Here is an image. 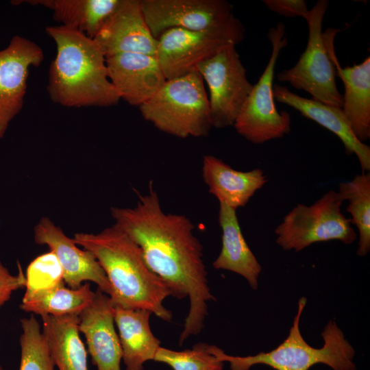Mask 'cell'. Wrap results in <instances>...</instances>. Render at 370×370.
Segmentation results:
<instances>
[{
	"label": "cell",
	"instance_id": "2",
	"mask_svg": "<svg viewBox=\"0 0 370 370\" xmlns=\"http://www.w3.org/2000/svg\"><path fill=\"white\" fill-rule=\"evenodd\" d=\"M73 241L93 254L112 288L114 306L143 309L170 321L164 300L172 296L165 283L146 264L141 250L114 224L98 234L76 233Z\"/></svg>",
	"mask_w": 370,
	"mask_h": 370
},
{
	"label": "cell",
	"instance_id": "21",
	"mask_svg": "<svg viewBox=\"0 0 370 370\" xmlns=\"http://www.w3.org/2000/svg\"><path fill=\"white\" fill-rule=\"evenodd\" d=\"M114 307L125 370H143L144 364L154 360L160 347V341L153 335L149 325L152 313L143 309Z\"/></svg>",
	"mask_w": 370,
	"mask_h": 370
},
{
	"label": "cell",
	"instance_id": "3",
	"mask_svg": "<svg viewBox=\"0 0 370 370\" xmlns=\"http://www.w3.org/2000/svg\"><path fill=\"white\" fill-rule=\"evenodd\" d=\"M57 53L49 71L51 99L68 107H108L120 99L108 73L106 57L94 41L64 25L47 27Z\"/></svg>",
	"mask_w": 370,
	"mask_h": 370
},
{
	"label": "cell",
	"instance_id": "13",
	"mask_svg": "<svg viewBox=\"0 0 370 370\" xmlns=\"http://www.w3.org/2000/svg\"><path fill=\"white\" fill-rule=\"evenodd\" d=\"M42 59L41 48L19 36L0 51V138L22 108L29 68L38 66Z\"/></svg>",
	"mask_w": 370,
	"mask_h": 370
},
{
	"label": "cell",
	"instance_id": "16",
	"mask_svg": "<svg viewBox=\"0 0 370 370\" xmlns=\"http://www.w3.org/2000/svg\"><path fill=\"white\" fill-rule=\"evenodd\" d=\"M109 79L120 99L140 106L166 81L155 56L136 53L106 58Z\"/></svg>",
	"mask_w": 370,
	"mask_h": 370
},
{
	"label": "cell",
	"instance_id": "14",
	"mask_svg": "<svg viewBox=\"0 0 370 370\" xmlns=\"http://www.w3.org/2000/svg\"><path fill=\"white\" fill-rule=\"evenodd\" d=\"M93 40L106 58L123 53L156 55L158 41L145 21L140 0H121Z\"/></svg>",
	"mask_w": 370,
	"mask_h": 370
},
{
	"label": "cell",
	"instance_id": "17",
	"mask_svg": "<svg viewBox=\"0 0 370 370\" xmlns=\"http://www.w3.org/2000/svg\"><path fill=\"white\" fill-rule=\"evenodd\" d=\"M273 96L275 101L289 106L334 134L343 143L345 153L357 157L362 172H369L370 147L355 136L341 108L301 97L279 84L273 85Z\"/></svg>",
	"mask_w": 370,
	"mask_h": 370
},
{
	"label": "cell",
	"instance_id": "5",
	"mask_svg": "<svg viewBox=\"0 0 370 370\" xmlns=\"http://www.w3.org/2000/svg\"><path fill=\"white\" fill-rule=\"evenodd\" d=\"M139 109L146 121L178 138L206 136L212 127L204 79L197 71L166 80Z\"/></svg>",
	"mask_w": 370,
	"mask_h": 370
},
{
	"label": "cell",
	"instance_id": "11",
	"mask_svg": "<svg viewBox=\"0 0 370 370\" xmlns=\"http://www.w3.org/2000/svg\"><path fill=\"white\" fill-rule=\"evenodd\" d=\"M34 241L46 245L56 256L63 271V280L71 288H77L83 282L90 281L97 288L112 295V288L101 266L92 253L81 249L62 230L48 217H42L34 230Z\"/></svg>",
	"mask_w": 370,
	"mask_h": 370
},
{
	"label": "cell",
	"instance_id": "8",
	"mask_svg": "<svg viewBox=\"0 0 370 370\" xmlns=\"http://www.w3.org/2000/svg\"><path fill=\"white\" fill-rule=\"evenodd\" d=\"M329 6L327 0H319L304 16L308 27L306 47L297 63L277 75L280 82L308 92L314 100L342 108L343 95L336 82V69L328 47L322 24Z\"/></svg>",
	"mask_w": 370,
	"mask_h": 370
},
{
	"label": "cell",
	"instance_id": "19",
	"mask_svg": "<svg viewBox=\"0 0 370 370\" xmlns=\"http://www.w3.org/2000/svg\"><path fill=\"white\" fill-rule=\"evenodd\" d=\"M202 177L209 192L219 203L232 208L244 207L268 179L260 169L249 171L234 169L222 160L211 155L202 160Z\"/></svg>",
	"mask_w": 370,
	"mask_h": 370
},
{
	"label": "cell",
	"instance_id": "24",
	"mask_svg": "<svg viewBox=\"0 0 370 370\" xmlns=\"http://www.w3.org/2000/svg\"><path fill=\"white\" fill-rule=\"evenodd\" d=\"M64 26L75 29L93 39L119 5L121 0H41Z\"/></svg>",
	"mask_w": 370,
	"mask_h": 370
},
{
	"label": "cell",
	"instance_id": "9",
	"mask_svg": "<svg viewBox=\"0 0 370 370\" xmlns=\"http://www.w3.org/2000/svg\"><path fill=\"white\" fill-rule=\"evenodd\" d=\"M267 37L271 44V56L233 125L241 136L254 144L282 138L291 129V115L277 110L273 96L276 62L288 44L285 25L278 23L271 27Z\"/></svg>",
	"mask_w": 370,
	"mask_h": 370
},
{
	"label": "cell",
	"instance_id": "25",
	"mask_svg": "<svg viewBox=\"0 0 370 370\" xmlns=\"http://www.w3.org/2000/svg\"><path fill=\"white\" fill-rule=\"evenodd\" d=\"M338 193L347 201L346 208L351 216V224L359 234L357 255L363 257L370 250V173L362 172L347 182L338 184Z\"/></svg>",
	"mask_w": 370,
	"mask_h": 370
},
{
	"label": "cell",
	"instance_id": "18",
	"mask_svg": "<svg viewBox=\"0 0 370 370\" xmlns=\"http://www.w3.org/2000/svg\"><path fill=\"white\" fill-rule=\"evenodd\" d=\"M334 36L328 38V47L336 75L344 84L343 115L358 140L370 138V57L352 66L341 68L334 53Z\"/></svg>",
	"mask_w": 370,
	"mask_h": 370
},
{
	"label": "cell",
	"instance_id": "31",
	"mask_svg": "<svg viewBox=\"0 0 370 370\" xmlns=\"http://www.w3.org/2000/svg\"><path fill=\"white\" fill-rule=\"evenodd\" d=\"M0 370H5V369H3V367L1 366V365H0Z\"/></svg>",
	"mask_w": 370,
	"mask_h": 370
},
{
	"label": "cell",
	"instance_id": "20",
	"mask_svg": "<svg viewBox=\"0 0 370 370\" xmlns=\"http://www.w3.org/2000/svg\"><path fill=\"white\" fill-rule=\"evenodd\" d=\"M218 219L222 246L213 267L236 273L243 276L251 288L257 289L262 267L243 235L236 210L219 203Z\"/></svg>",
	"mask_w": 370,
	"mask_h": 370
},
{
	"label": "cell",
	"instance_id": "22",
	"mask_svg": "<svg viewBox=\"0 0 370 370\" xmlns=\"http://www.w3.org/2000/svg\"><path fill=\"white\" fill-rule=\"evenodd\" d=\"M40 317L55 367L58 370H88L87 351L78 329L79 315Z\"/></svg>",
	"mask_w": 370,
	"mask_h": 370
},
{
	"label": "cell",
	"instance_id": "1",
	"mask_svg": "<svg viewBox=\"0 0 370 370\" xmlns=\"http://www.w3.org/2000/svg\"><path fill=\"white\" fill-rule=\"evenodd\" d=\"M139 195L136 206L111 208L114 225L141 250L149 268L166 285L172 296L188 297L189 310L179 344L199 334L208 314V302L214 300L203 260V247L193 234L194 225L184 215L166 214L157 193Z\"/></svg>",
	"mask_w": 370,
	"mask_h": 370
},
{
	"label": "cell",
	"instance_id": "29",
	"mask_svg": "<svg viewBox=\"0 0 370 370\" xmlns=\"http://www.w3.org/2000/svg\"><path fill=\"white\" fill-rule=\"evenodd\" d=\"M18 273L12 275L0 262V309L9 301L12 293L25 287L26 277L19 262Z\"/></svg>",
	"mask_w": 370,
	"mask_h": 370
},
{
	"label": "cell",
	"instance_id": "23",
	"mask_svg": "<svg viewBox=\"0 0 370 370\" xmlns=\"http://www.w3.org/2000/svg\"><path fill=\"white\" fill-rule=\"evenodd\" d=\"M95 291L88 283L73 289L65 282L40 289H25L20 308L40 316L79 315L92 301Z\"/></svg>",
	"mask_w": 370,
	"mask_h": 370
},
{
	"label": "cell",
	"instance_id": "27",
	"mask_svg": "<svg viewBox=\"0 0 370 370\" xmlns=\"http://www.w3.org/2000/svg\"><path fill=\"white\" fill-rule=\"evenodd\" d=\"M209 345L199 343L182 351L160 346L153 360L164 363L173 370H223V362L211 352Z\"/></svg>",
	"mask_w": 370,
	"mask_h": 370
},
{
	"label": "cell",
	"instance_id": "4",
	"mask_svg": "<svg viewBox=\"0 0 370 370\" xmlns=\"http://www.w3.org/2000/svg\"><path fill=\"white\" fill-rule=\"evenodd\" d=\"M306 301L305 297L300 298L289 334L275 349L247 356L228 355L214 345H210V350L220 360L229 362L230 370H249L256 365L275 370H308L317 364L325 365L332 370H357L354 362L355 349L335 321H330L324 327L321 347H313L304 340L299 321Z\"/></svg>",
	"mask_w": 370,
	"mask_h": 370
},
{
	"label": "cell",
	"instance_id": "30",
	"mask_svg": "<svg viewBox=\"0 0 370 370\" xmlns=\"http://www.w3.org/2000/svg\"><path fill=\"white\" fill-rule=\"evenodd\" d=\"M271 12L286 17H304L308 12L304 0H263Z\"/></svg>",
	"mask_w": 370,
	"mask_h": 370
},
{
	"label": "cell",
	"instance_id": "26",
	"mask_svg": "<svg viewBox=\"0 0 370 370\" xmlns=\"http://www.w3.org/2000/svg\"><path fill=\"white\" fill-rule=\"evenodd\" d=\"M21 325L18 370H53L55 365L47 342L34 315L32 314L28 318H22Z\"/></svg>",
	"mask_w": 370,
	"mask_h": 370
},
{
	"label": "cell",
	"instance_id": "7",
	"mask_svg": "<svg viewBox=\"0 0 370 370\" xmlns=\"http://www.w3.org/2000/svg\"><path fill=\"white\" fill-rule=\"evenodd\" d=\"M343 201L338 191L330 190L311 205L297 204L275 227L277 244L284 250L298 252L319 242L353 243L356 233L341 212Z\"/></svg>",
	"mask_w": 370,
	"mask_h": 370
},
{
	"label": "cell",
	"instance_id": "28",
	"mask_svg": "<svg viewBox=\"0 0 370 370\" xmlns=\"http://www.w3.org/2000/svg\"><path fill=\"white\" fill-rule=\"evenodd\" d=\"M25 277V289L45 288L64 281L62 267L51 251L32 261L27 267Z\"/></svg>",
	"mask_w": 370,
	"mask_h": 370
},
{
	"label": "cell",
	"instance_id": "10",
	"mask_svg": "<svg viewBox=\"0 0 370 370\" xmlns=\"http://www.w3.org/2000/svg\"><path fill=\"white\" fill-rule=\"evenodd\" d=\"M196 71L208 87L212 127L233 126L254 86L236 45L222 47L200 62Z\"/></svg>",
	"mask_w": 370,
	"mask_h": 370
},
{
	"label": "cell",
	"instance_id": "6",
	"mask_svg": "<svg viewBox=\"0 0 370 370\" xmlns=\"http://www.w3.org/2000/svg\"><path fill=\"white\" fill-rule=\"evenodd\" d=\"M145 21L158 39L169 29L221 35L236 45L245 36V28L225 0H140Z\"/></svg>",
	"mask_w": 370,
	"mask_h": 370
},
{
	"label": "cell",
	"instance_id": "12",
	"mask_svg": "<svg viewBox=\"0 0 370 370\" xmlns=\"http://www.w3.org/2000/svg\"><path fill=\"white\" fill-rule=\"evenodd\" d=\"M156 58L166 80L196 71L197 65L227 45L236 44L229 38L173 27L157 39Z\"/></svg>",
	"mask_w": 370,
	"mask_h": 370
},
{
	"label": "cell",
	"instance_id": "15",
	"mask_svg": "<svg viewBox=\"0 0 370 370\" xmlns=\"http://www.w3.org/2000/svg\"><path fill=\"white\" fill-rule=\"evenodd\" d=\"M110 297L97 288L92 302L79 314V332L97 370H121L122 349L114 327Z\"/></svg>",
	"mask_w": 370,
	"mask_h": 370
}]
</instances>
